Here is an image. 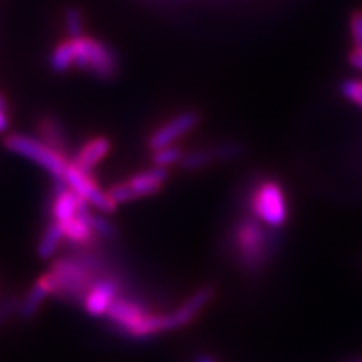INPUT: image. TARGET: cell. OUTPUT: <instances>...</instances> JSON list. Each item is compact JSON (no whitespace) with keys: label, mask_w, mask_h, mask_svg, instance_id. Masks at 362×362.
I'll use <instances>...</instances> for the list:
<instances>
[{"label":"cell","mask_w":362,"mask_h":362,"mask_svg":"<svg viewBox=\"0 0 362 362\" xmlns=\"http://www.w3.org/2000/svg\"><path fill=\"white\" fill-rule=\"evenodd\" d=\"M181 160H183V153H181L180 148L173 146V144L156 149V151H153V156H151L153 165L158 166V168H166V170L173 165H180Z\"/></svg>","instance_id":"cell-20"},{"label":"cell","mask_w":362,"mask_h":362,"mask_svg":"<svg viewBox=\"0 0 362 362\" xmlns=\"http://www.w3.org/2000/svg\"><path fill=\"white\" fill-rule=\"evenodd\" d=\"M62 240L64 238V232H62V226L57 221H51L47 225V228L44 230V233L40 235V240L37 243V255L40 259L49 260L56 255V252L61 247Z\"/></svg>","instance_id":"cell-16"},{"label":"cell","mask_w":362,"mask_h":362,"mask_svg":"<svg viewBox=\"0 0 362 362\" xmlns=\"http://www.w3.org/2000/svg\"><path fill=\"white\" fill-rule=\"evenodd\" d=\"M21 300L22 298H19L17 293H11V296L0 300V327H2V325H6L8 320L12 319L13 314H17V312H19Z\"/></svg>","instance_id":"cell-21"},{"label":"cell","mask_w":362,"mask_h":362,"mask_svg":"<svg viewBox=\"0 0 362 362\" xmlns=\"http://www.w3.org/2000/svg\"><path fill=\"white\" fill-rule=\"evenodd\" d=\"M342 96L362 107V81L351 79L341 86Z\"/></svg>","instance_id":"cell-22"},{"label":"cell","mask_w":362,"mask_h":362,"mask_svg":"<svg viewBox=\"0 0 362 362\" xmlns=\"http://www.w3.org/2000/svg\"><path fill=\"white\" fill-rule=\"evenodd\" d=\"M197 362H215V361L211 359L210 356H200V357H198V359H197Z\"/></svg>","instance_id":"cell-26"},{"label":"cell","mask_w":362,"mask_h":362,"mask_svg":"<svg viewBox=\"0 0 362 362\" xmlns=\"http://www.w3.org/2000/svg\"><path fill=\"white\" fill-rule=\"evenodd\" d=\"M88 221L90 228L94 230V233L98 235V238L104 240H116L117 238V228L112 221L104 216V214H94V211H89L88 214Z\"/></svg>","instance_id":"cell-18"},{"label":"cell","mask_w":362,"mask_h":362,"mask_svg":"<svg viewBox=\"0 0 362 362\" xmlns=\"http://www.w3.org/2000/svg\"><path fill=\"white\" fill-rule=\"evenodd\" d=\"M111 272L106 257L89 247L59 257L49 272L40 277L47 285L51 296L83 305L90 287Z\"/></svg>","instance_id":"cell-1"},{"label":"cell","mask_w":362,"mask_h":362,"mask_svg":"<svg viewBox=\"0 0 362 362\" xmlns=\"http://www.w3.org/2000/svg\"><path fill=\"white\" fill-rule=\"evenodd\" d=\"M49 296H51V292H49L47 285H45L42 277H39L34 282L33 287H30V291L27 292V296L21 300V309H19L21 319L22 320L34 319V317L39 314L40 307H42L45 298Z\"/></svg>","instance_id":"cell-14"},{"label":"cell","mask_w":362,"mask_h":362,"mask_svg":"<svg viewBox=\"0 0 362 362\" xmlns=\"http://www.w3.org/2000/svg\"><path fill=\"white\" fill-rule=\"evenodd\" d=\"M0 110L2 111L7 110V103H6V99H4L2 94H0Z\"/></svg>","instance_id":"cell-27"},{"label":"cell","mask_w":362,"mask_h":362,"mask_svg":"<svg viewBox=\"0 0 362 362\" xmlns=\"http://www.w3.org/2000/svg\"><path fill=\"white\" fill-rule=\"evenodd\" d=\"M64 29L67 37L71 40L83 37L84 33V17L81 8L78 7H67L64 12Z\"/></svg>","instance_id":"cell-19"},{"label":"cell","mask_w":362,"mask_h":362,"mask_svg":"<svg viewBox=\"0 0 362 362\" xmlns=\"http://www.w3.org/2000/svg\"><path fill=\"white\" fill-rule=\"evenodd\" d=\"M4 144H6L8 151L37 163L39 166H42L45 171H49L52 175L54 180H64L69 161L66 160V156L62 153L49 148L40 139L30 138V136L25 134H8Z\"/></svg>","instance_id":"cell-5"},{"label":"cell","mask_w":362,"mask_h":362,"mask_svg":"<svg viewBox=\"0 0 362 362\" xmlns=\"http://www.w3.org/2000/svg\"><path fill=\"white\" fill-rule=\"evenodd\" d=\"M37 133L40 136V141L47 144L49 148L56 149V151L64 155L66 149V134L64 129L56 117L44 116L40 117L37 123Z\"/></svg>","instance_id":"cell-15"},{"label":"cell","mask_w":362,"mask_h":362,"mask_svg":"<svg viewBox=\"0 0 362 362\" xmlns=\"http://www.w3.org/2000/svg\"><path fill=\"white\" fill-rule=\"evenodd\" d=\"M123 288V280L116 272L106 274L90 287L88 296L83 300V309L90 317H106L112 302L119 297Z\"/></svg>","instance_id":"cell-9"},{"label":"cell","mask_w":362,"mask_h":362,"mask_svg":"<svg viewBox=\"0 0 362 362\" xmlns=\"http://www.w3.org/2000/svg\"><path fill=\"white\" fill-rule=\"evenodd\" d=\"M198 123H200V115L197 111L181 112V115L175 116L170 123L163 124L161 128H158L155 133L149 136L148 146L151 151L170 146L176 139H180L181 136L189 133Z\"/></svg>","instance_id":"cell-11"},{"label":"cell","mask_w":362,"mask_h":362,"mask_svg":"<svg viewBox=\"0 0 362 362\" xmlns=\"http://www.w3.org/2000/svg\"><path fill=\"white\" fill-rule=\"evenodd\" d=\"M148 314L149 310L141 304V302L134 300V298L119 296L115 302H112L110 310H107L106 319L116 332L133 339L134 330L138 329V325L143 322V319Z\"/></svg>","instance_id":"cell-8"},{"label":"cell","mask_w":362,"mask_h":362,"mask_svg":"<svg viewBox=\"0 0 362 362\" xmlns=\"http://www.w3.org/2000/svg\"><path fill=\"white\" fill-rule=\"evenodd\" d=\"M111 151V141L106 136H96V138L89 139L88 143L83 144V148L79 149L78 155L74 156V163L78 168L88 173H93V170L101 163L104 158L110 155Z\"/></svg>","instance_id":"cell-13"},{"label":"cell","mask_w":362,"mask_h":362,"mask_svg":"<svg viewBox=\"0 0 362 362\" xmlns=\"http://www.w3.org/2000/svg\"><path fill=\"white\" fill-rule=\"evenodd\" d=\"M250 210L257 220L272 230H279L288 218L285 193L277 181L264 180L252 189Z\"/></svg>","instance_id":"cell-4"},{"label":"cell","mask_w":362,"mask_h":362,"mask_svg":"<svg viewBox=\"0 0 362 362\" xmlns=\"http://www.w3.org/2000/svg\"><path fill=\"white\" fill-rule=\"evenodd\" d=\"M243 146L240 143H220L210 148H200L183 155L180 166L187 171H197L214 165L216 161H232L242 156Z\"/></svg>","instance_id":"cell-10"},{"label":"cell","mask_w":362,"mask_h":362,"mask_svg":"<svg viewBox=\"0 0 362 362\" xmlns=\"http://www.w3.org/2000/svg\"><path fill=\"white\" fill-rule=\"evenodd\" d=\"M272 237L265 226L253 215L242 216L232 230V250L240 269L247 274H257L269 264L272 255Z\"/></svg>","instance_id":"cell-2"},{"label":"cell","mask_w":362,"mask_h":362,"mask_svg":"<svg viewBox=\"0 0 362 362\" xmlns=\"http://www.w3.org/2000/svg\"><path fill=\"white\" fill-rule=\"evenodd\" d=\"M215 296L214 287H202L198 288L193 296H189V298L183 302V304L176 307V310H173L170 314V322H171V329H181L187 327L197 319L198 315L202 314L203 309L210 304L211 298Z\"/></svg>","instance_id":"cell-12"},{"label":"cell","mask_w":362,"mask_h":362,"mask_svg":"<svg viewBox=\"0 0 362 362\" xmlns=\"http://www.w3.org/2000/svg\"><path fill=\"white\" fill-rule=\"evenodd\" d=\"M71 42L74 45V66L90 72L103 81L116 78L117 71H119V62L110 45L103 44L98 39L88 37V35L72 39Z\"/></svg>","instance_id":"cell-3"},{"label":"cell","mask_w":362,"mask_h":362,"mask_svg":"<svg viewBox=\"0 0 362 362\" xmlns=\"http://www.w3.org/2000/svg\"><path fill=\"white\" fill-rule=\"evenodd\" d=\"M351 35L354 42V51L362 52V11H356L351 16Z\"/></svg>","instance_id":"cell-23"},{"label":"cell","mask_w":362,"mask_h":362,"mask_svg":"<svg viewBox=\"0 0 362 362\" xmlns=\"http://www.w3.org/2000/svg\"><path fill=\"white\" fill-rule=\"evenodd\" d=\"M8 128V117L6 115V111L0 110V133H4Z\"/></svg>","instance_id":"cell-25"},{"label":"cell","mask_w":362,"mask_h":362,"mask_svg":"<svg viewBox=\"0 0 362 362\" xmlns=\"http://www.w3.org/2000/svg\"><path fill=\"white\" fill-rule=\"evenodd\" d=\"M64 181L72 192L78 193L90 206L96 208L99 214L111 215L116 211L117 205L111 200L110 193L103 192L101 187L90 176V173L78 168L72 161H69V165H67Z\"/></svg>","instance_id":"cell-7"},{"label":"cell","mask_w":362,"mask_h":362,"mask_svg":"<svg viewBox=\"0 0 362 362\" xmlns=\"http://www.w3.org/2000/svg\"><path fill=\"white\" fill-rule=\"evenodd\" d=\"M349 62L356 67V69L362 71V52H357V51L352 52L349 57Z\"/></svg>","instance_id":"cell-24"},{"label":"cell","mask_w":362,"mask_h":362,"mask_svg":"<svg viewBox=\"0 0 362 362\" xmlns=\"http://www.w3.org/2000/svg\"><path fill=\"white\" fill-rule=\"evenodd\" d=\"M49 64L57 74H64L71 69V66L74 64V45L71 40H64V42L56 45L51 59H49Z\"/></svg>","instance_id":"cell-17"},{"label":"cell","mask_w":362,"mask_h":362,"mask_svg":"<svg viewBox=\"0 0 362 362\" xmlns=\"http://www.w3.org/2000/svg\"><path fill=\"white\" fill-rule=\"evenodd\" d=\"M168 170L166 168H158V166H153L151 170L141 171V173L134 175L133 178L128 181H123V183H116L107 189L111 200L116 203V205H124V203L139 200V198L151 197L160 192L163 185L168 180Z\"/></svg>","instance_id":"cell-6"}]
</instances>
